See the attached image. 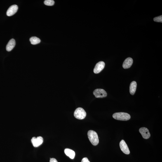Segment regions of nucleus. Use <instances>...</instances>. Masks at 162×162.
<instances>
[{
	"label": "nucleus",
	"instance_id": "obj_1",
	"mask_svg": "<svg viewBox=\"0 0 162 162\" xmlns=\"http://www.w3.org/2000/svg\"><path fill=\"white\" fill-rule=\"evenodd\" d=\"M88 137L90 142L94 146H96L99 143L98 135L96 132L93 130L89 131L88 134Z\"/></svg>",
	"mask_w": 162,
	"mask_h": 162
},
{
	"label": "nucleus",
	"instance_id": "obj_2",
	"mask_svg": "<svg viewBox=\"0 0 162 162\" xmlns=\"http://www.w3.org/2000/svg\"><path fill=\"white\" fill-rule=\"evenodd\" d=\"M114 119L121 121H127L130 119V115L124 112H118L114 113L113 115Z\"/></svg>",
	"mask_w": 162,
	"mask_h": 162
},
{
	"label": "nucleus",
	"instance_id": "obj_3",
	"mask_svg": "<svg viewBox=\"0 0 162 162\" xmlns=\"http://www.w3.org/2000/svg\"><path fill=\"white\" fill-rule=\"evenodd\" d=\"M86 111L83 108L78 107L76 109L74 113V116L77 119L79 120L84 119L86 116Z\"/></svg>",
	"mask_w": 162,
	"mask_h": 162
},
{
	"label": "nucleus",
	"instance_id": "obj_4",
	"mask_svg": "<svg viewBox=\"0 0 162 162\" xmlns=\"http://www.w3.org/2000/svg\"><path fill=\"white\" fill-rule=\"evenodd\" d=\"M93 93L96 98L105 97L107 95V93L105 90L102 89H96L94 90Z\"/></svg>",
	"mask_w": 162,
	"mask_h": 162
},
{
	"label": "nucleus",
	"instance_id": "obj_5",
	"mask_svg": "<svg viewBox=\"0 0 162 162\" xmlns=\"http://www.w3.org/2000/svg\"><path fill=\"white\" fill-rule=\"evenodd\" d=\"M43 142V139L41 136L38 137H34L31 139V142L33 146L36 147L41 145L42 144Z\"/></svg>",
	"mask_w": 162,
	"mask_h": 162
},
{
	"label": "nucleus",
	"instance_id": "obj_6",
	"mask_svg": "<svg viewBox=\"0 0 162 162\" xmlns=\"http://www.w3.org/2000/svg\"><path fill=\"white\" fill-rule=\"evenodd\" d=\"M105 64L104 62L100 61L95 65L93 71L95 74H98L101 71L104 69Z\"/></svg>",
	"mask_w": 162,
	"mask_h": 162
},
{
	"label": "nucleus",
	"instance_id": "obj_7",
	"mask_svg": "<svg viewBox=\"0 0 162 162\" xmlns=\"http://www.w3.org/2000/svg\"><path fill=\"white\" fill-rule=\"evenodd\" d=\"M120 146L121 150L124 154L128 155L130 153V152L127 145L124 140H122L120 143Z\"/></svg>",
	"mask_w": 162,
	"mask_h": 162
},
{
	"label": "nucleus",
	"instance_id": "obj_8",
	"mask_svg": "<svg viewBox=\"0 0 162 162\" xmlns=\"http://www.w3.org/2000/svg\"><path fill=\"white\" fill-rule=\"evenodd\" d=\"M18 9V7L16 5H14L10 7L6 12V15L8 16H11L16 13Z\"/></svg>",
	"mask_w": 162,
	"mask_h": 162
},
{
	"label": "nucleus",
	"instance_id": "obj_9",
	"mask_svg": "<svg viewBox=\"0 0 162 162\" xmlns=\"http://www.w3.org/2000/svg\"><path fill=\"white\" fill-rule=\"evenodd\" d=\"M139 131L144 139H148L150 136L149 130L146 128H141L139 129Z\"/></svg>",
	"mask_w": 162,
	"mask_h": 162
},
{
	"label": "nucleus",
	"instance_id": "obj_10",
	"mask_svg": "<svg viewBox=\"0 0 162 162\" xmlns=\"http://www.w3.org/2000/svg\"><path fill=\"white\" fill-rule=\"evenodd\" d=\"M133 63V60L130 57L127 58L124 62L123 67L124 69H127L129 68L132 65Z\"/></svg>",
	"mask_w": 162,
	"mask_h": 162
},
{
	"label": "nucleus",
	"instance_id": "obj_11",
	"mask_svg": "<svg viewBox=\"0 0 162 162\" xmlns=\"http://www.w3.org/2000/svg\"><path fill=\"white\" fill-rule=\"evenodd\" d=\"M16 44L15 40L12 39L8 42L6 46V50L8 51H10L14 48Z\"/></svg>",
	"mask_w": 162,
	"mask_h": 162
},
{
	"label": "nucleus",
	"instance_id": "obj_12",
	"mask_svg": "<svg viewBox=\"0 0 162 162\" xmlns=\"http://www.w3.org/2000/svg\"><path fill=\"white\" fill-rule=\"evenodd\" d=\"M137 87V83L135 81H132L129 87V91L131 94L132 95H134L136 91Z\"/></svg>",
	"mask_w": 162,
	"mask_h": 162
},
{
	"label": "nucleus",
	"instance_id": "obj_13",
	"mask_svg": "<svg viewBox=\"0 0 162 162\" xmlns=\"http://www.w3.org/2000/svg\"><path fill=\"white\" fill-rule=\"evenodd\" d=\"M66 155L71 159H74L75 156V153L72 150L69 149H66L64 150Z\"/></svg>",
	"mask_w": 162,
	"mask_h": 162
},
{
	"label": "nucleus",
	"instance_id": "obj_14",
	"mask_svg": "<svg viewBox=\"0 0 162 162\" xmlns=\"http://www.w3.org/2000/svg\"><path fill=\"white\" fill-rule=\"evenodd\" d=\"M29 40L31 44L35 45L38 44L40 42L41 40L39 38L36 37H32L30 38Z\"/></svg>",
	"mask_w": 162,
	"mask_h": 162
},
{
	"label": "nucleus",
	"instance_id": "obj_15",
	"mask_svg": "<svg viewBox=\"0 0 162 162\" xmlns=\"http://www.w3.org/2000/svg\"><path fill=\"white\" fill-rule=\"evenodd\" d=\"M45 5L48 6H52L55 4V1L53 0H46L44 2Z\"/></svg>",
	"mask_w": 162,
	"mask_h": 162
},
{
	"label": "nucleus",
	"instance_id": "obj_16",
	"mask_svg": "<svg viewBox=\"0 0 162 162\" xmlns=\"http://www.w3.org/2000/svg\"><path fill=\"white\" fill-rule=\"evenodd\" d=\"M154 21L158 22H162V16L155 17L154 19Z\"/></svg>",
	"mask_w": 162,
	"mask_h": 162
},
{
	"label": "nucleus",
	"instance_id": "obj_17",
	"mask_svg": "<svg viewBox=\"0 0 162 162\" xmlns=\"http://www.w3.org/2000/svg\"><path fill=\"white\" fill-rule=\"evenodd\" d=\"M81 162H90L87 158H84L82 160Z\"/></svg>",
	"mask_w": 162,
	"mask_h": 162
},
{
	"label": "nucleus",
	"instance_id": "obj_18",
	"mask_svg": "<svg viewBox=\"0 0 162 162\" xmlns=\"http://www.w3.org/2000/svg\"><path fill=\"white\" fill-rule=\"evenodd\" d=\"M50 162H58L55 158H50Z\"/></svg>",
	"mask_w": 162,
	"mask_h": 162
}]
</instances>
